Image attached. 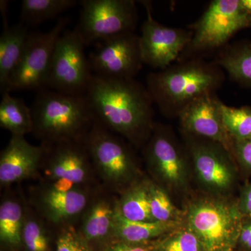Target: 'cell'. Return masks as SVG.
I'll list each match as a JSON object with an SVG mask.
<instances>
[{"label": "cell", "mask_w": 251, "mask_h": 251, "mask_svg": "<svg viewBox=\"0 0 251 251\" xmlns=\"http://www.w3.org/2000/svg\"><path fill=\"white\" fill-rule=\"evenodd\" d=\"M94 120L135 148H143L155 122L153 101L146 85L133 79L92 75L85 93Z\"/></svg>", "instance_id": "6da1fadb"}, {"label": "cell", "mask_w": 251, "mask_h": 251, "mask_svg": "<svg viewBox=\"0 0 251 251\" xmlns=\"http://www.w3.org/2000/svg\"><path fill=\"white\" fill-rule=\"evenodd\" d=\"M226 78V73L214 61L191 57L179 59L163 70L150 73L146 87L163 116L178 118L196 99L217 93Z\"/></svg>", "instance_id": "7a4b0ae2"}, {"label": "cell", "mask_w": 251, "mask_h": 251, "mask_svg": "<svg viewBox=\"0 0 251 251\" xmlns=\"http://www.w3.org/2000/svg\"><path fill=\"white\" fill-rule=\"evenodd\" d=\"M31 110L32 133L43 145L84 141L94 122L85 94L43 89L37 92Z\"/></svg>", "instance_id": "3957f363"}, {"label": "cell", "mask_w": 251, "mask_h": 251, "mask_svg": "<svg viewBox=\"0 0 251 251\" xmlns=\"http://www.w3.org/2000/svg\"><path fill=\"white\" fill-rule=\"evenodd\" d=\"M243 219L237 202L209 196L190 202L183 221L206 251H235Z\"/></svg>", "instance_id": "277c9868"}, {"label": "cell", "mask_w": 251, "mask_h": 251, "mask_svg": "<svg viewBox=\"0 0 251 251\" xmlns=\"http://www.w3.org/2000/svg\"><path fill=\"white\" fill-rule=\"evenodd\" d=\"M84 144L94 171L109 189L122 193L138 182L136 156L125 138L94 120Z\"/></svg>", "instance_id": "5b68a950"}, {"label": "cell", "mask_w": 251, "mask_h": 251, "mask_svg": "<svg viewBox=\"0 0 251 251\" xmlns=\"http://www.w3.org/2000/svg\"><path fill=\"white\" fill-rule=\"evenodd\" d=\"M250 27L251 14L241 0H213L202 16L188 26L192 39L178 60L203 57L211 51H219L236 33Z\"/></svg>", "instance_id": "8992f818"}, {"label": "cell", "mask_w": 251, "mask_h": 251, "mask_svg": "<svg viewBox=\"0 0 251 251\" xmlns=\"http://www.w3.org/2000/svg\"><path fill=\"white\" fill-rule=\"evenodd\" d=\"M87 47L76 28L67 30L56 44L51 59L45 89L70 94H85L93 73Z\"/></svg>", "instance_id": "52a82bcc"}, {"label": "cell", "mask_w": 251, "mask_h": 251, "mask_svg": "<svg viewBox=\"0 0 251 251\" xmlns=\"http://www.w3.org/2000/svg\"><path fill=\"white\" fill-rule=\"evenodd\" d=\"M181 132L198 182L210 196L227 198L236 182L232 153L215 142Z\"/></svg>", "instance_id": "ba28073f"}, {"label": "cell", "mask_w": 251, "mask_h": 251, "mask_svg": "<svg viewBox=\"0 0 251 251\" xmlns=\"http://www.w3.org/2000/svg\"><path fill=\"white\" fill-rule=\"evenodd\" d=\"M75 28L86 46L126 32H135L138 12L133 0H82Z\"/></svg>", "instance_id": "9c48e42d"}, {"label": "cell", "mask_w": 251, "mask_h": 251, "mask_svg": "<svg viewBox=\"0 0 251 251\" xmlns=\"http://www.w3.org/2000/svg\"><path fill=\"white\" fill-rule=\"evenodd\" d=\"M142 148L147 164L157 179L169 189L186 188L189 153L171 128L155 124L151 136Z\"/></svg>", "instance_id": "30bf717a"}, {"label": "cell", "mask_w": 251, "mask_h": 251, "mask_svg": "<svg viewBox=\"0 0 251 251\" xmlns=\"http://www.w3.org/2000/svg\"><path fill=\"white\" fill-rule=\"evenodd\" d=\"M69 22V18H60L48 32H30L22 57L10 77L5 92H39L45 89L54 48Z\"/></svg>", "instance_id": "8fae6325"}, {"label": "cell", "mask_w": 251, "mask_h": 251, "mask_svg": "<svg viewBox=\"0 0 251 251\" xmlns=\"http://www.w3.org/2000/svg\"><path fill=\"white\" fill-rule=\"evenodd\" d=\"M141 2L147 13L139 35L143 63L163 70L180 58L192 39L193 32L189 29L167 27L158 23L152 16L151 1Z\"/></svg>", "instance_id": "7c38bea8"}, {"label": "cell", "mask_w": 251, "mask_h": 251, "mask_svg": "<svg viewBox=\"0 0 251 251\" xmlns=\"http://www.w3.org/2000/svg\"><path fill=\"white\" fill-rule=\"evenodd\" d=\"M99 42L89 56L94 75L108 78H135L144 65L140 36L126 32Z\"/></svg>", "instance_id": "4fadbf2b"}, {"label": "cell", "mask_w": 251, "mask_h": 251, "mask_svg": "<svg viewBox=\"0 0 251 251\" xmlns=\"http://www.w3.org/2000/svg\"><path fill=\"white\" fill-rule=\"evenodd\" d=\"M222 103L217 93L206 94L189 104L178 119L182 131L219 143L232 154L234 142L224 126Z\"/></svg>", "instance_id": "5bb4252c"}, {"label": "cell", "mask_w": 251, "mask_h": 251, "mask_svg": "<svg viewBox=\"0 0 251 251\" xmlns=\"http://www.w3.org/2000/svg\"><path fill=\"white\" fill-rule=\"evenodd\" d=\"M43 164L50 181L67 179L83 186L92 179L94 171L84 141L46 145Z\"/></svg>", "instance_id": "9a60e30c"}, {"label": "cell", "mask_w": 251, "mask_h": 251, "mask_svg": "<svg viewBox=\"0 0 251 251\" xmlns=\"http://www.w3.org/2000/svg\"><path fill=\"white\" fill-rule=\"evenodd\" d=\"M45 147L31 145L24 136L12 135L0 155L1 186L30 178L43 164Z\"/></svg>", "instance_id": "2e32d148"}, {"label": "cell", "mask_w": 251, "mask_h": 251, "mask_svg": "<svg viewBox=\"0 0 251 251\" xmlns=\"http://www.w3.org/2000/svg\"><path fill=\"white\" fill-rule=\"evenodd\" d=\"M34 201L41 215L54 225L67 224L83 214L91 202L90 193L83 186L60 191L49 184L36 193Z\"/></svg>", "instance_id": "e0dca14e"}, {"label": "cell", "mask_w": 251, "mask_h": 251, "mask_svg": "<svg viewBox=\"0 0 251 251\" xmlns=\"http://www.w3.org/2000/svg\"><path fill=\"white\" fill-rule=\"evenodd\" d=\"M115 214L116 201L101 198L90 202L82 214L81 235L90 244L112 240Z\"/></svg>", "instance_id": "ac0fdd59"}, {"label": "cell", "mask_w": 251, "mask_h": 251, "mask_svg": "<svg viewBox=\"0 0 251 251\" xmlns=\"http://www.w3.org/2000/svg\"><path fill=\"white\" fill-rule=\"evenodd\" d=\"M184 225L183 222H143L130 221L116 213L113 229V239L128 244H145L158 240Z\"/></svg>", "instance_id": "d6986e66"}, {"label": "cell", "mask_w": 251, "mask_h": 251, "mask_svg": "<svg viewBox=\"0 0 251 251\" xmlns=\"http://www.w3.org/2000/svg\"><path fill=\"white\" fill-rule=\"evenodd\" d=\"M29 34V27L21 23L4 27L0 36V89L2 94L22 57Z\"/></svg>", "instance_id": "ffe728a7"}, {"label": "cell", "mask_w": 251, "mask_h": 251, "mask_svg": "<svg viewBox=\"0 0 251 251\" xmlns=\"http://www.w3.org/2000/svg\"><path fill=\"white\" fill-rule=\"evenodd\" d=\"M213 61L231 80L251 87V41L227 44L220 50Z\"/></svg>", "instance_id": "44dd1931"}, {"label": "cell", "mask_w": 251, "mask_h": 251, "mask_svg": "<svg viewBox=\"0 0 251 251\" xmlns=\"http://www.w3.org/2000/svg\"><path fill=\"white\" fill-rule=\"evenodd\" d=\"M0 126L16 136L25 137L32 133L34 123L31 108L23 99L4 92L0 102Z\"/></svg>", "instance_id": "7402d4cb"}, {"label": "cell", "mask_w": 251, "mask_h": 251, "mask_svg": "<svg viewBox=\"0 0 251 251\" xmlns=\"http://www.w3.org/2000/svg\"><path fill=\"white\" fill-rule=\"evenodd\" d=\"M116 213L130 221H155L150 207V181L136 182L122 193L116 201Z\"/></svg>", "instance_id": "603a6c76"}, {"label": "cell", "mask_w": 251, "mask_h": 251, "mask_svg": "<svg viewBox=\"0 0 251 251\" xmlns=\"http://www.w3.org/2000/svg\"><path fill=\"white\" fill-rule=\"evenodd\" d=\"M25 209L18 200L4 198L0 205V239L5 245L18 249L23 245Z\"/></svg>", "instance_id": "cb8c5ba5"}, {"label": "cell", "mask_w": 251, "mask_h": 251, "mask_svg": "<svg viewBox=\"0 0 251 251\" xmlns=\"http://www.w3.org/2000/svg\"><path fill=\"white\" fill-rule=\"evenodd\" d=\"M77 4L75 0H23L21 23L28 27L58 17Z\"/></svg>", "instance_id": "d4e9b609"}, {"label": "cell", "mask_w": 251, "mask_h": 251, "mask_svg": "<svg viewBox=\"0 0 251 251\" xmlns=\"http://www.w3.org/2000/svg\"><path fill=\"white\" fill-rule=\"evenodd\" d=\"M224 126L233 141L251 139V108H234L223 103L221 105Z\"/></svg>", "instance_id": "484cf974"}, {"label": "cell", "mask_w": 251, "mask_h": 251, "mask_svg": "<svg viewBox=\"0 0 251 251\" xmlns=\"http://www.w3.org/2000/svg\"><path fill=\"white\" fill-rule=\"evenodd\" d=\"M155 251H206L205 247L184 224L155 242Z\"/></svg>", "instance_id": "4316f807"}, {"label": "cell", "mask_w": 251, "mask_h": 251, "mask_svg": "<svg viewBox=\"0 0 251 251\" xmlns=\"http://www.w3.org/2000/svg\"><path fill=\"white\" fill-rule=\"evenodd\" d=\"M151 215L158 222H183L184 216L175 207L166 188L150 181Z\"/></svg>", "instance_id": "83f0119b"}, {"label": "cell", "mask_w": 251, "mask_h": 251, "mask_svg": "<svg viewBox=\"0 0 251 251\" xmlns=\"http://www.w3.org/2000/svg\"><path fill=\"white\" fill-rule=\"evenodd\" d=\"M23 245L27 251H49L50 236L42 220L25 212L23 232Z\"/></svg>", "instance_id": "f1b7e54d"}, {"label": "cell", "mask_w": 251, "mask_h": 251, "mask_svg": "<svg viewBox=\"0 0 251 251\" xmlns=\"http://www.w3.org/2000/svg\"><path fill=\"white\" fill-rule=\"evenodd\" d=\"M56 251H92L90 244L84 239L80 232L72 227H68L60 234Z\"/></svg>", "instance_id": "f546056e"}, {"label": "cell", "mask_w": 251, "mask_h": 251, "mask_svg": "<svg viewBox=\"0 0 251 251\" xmlns=\"http://www.w3.org/2000/svg\"><path fill=\"white\" fill-rule=\"evenodd\" d=\"M233 142L232 155L243 170L251 173V138Z\"/></svg>", "instance_id": "4dcf8cb0"}, {"label": "cell", "mask_w": 251, "mask_h": 251, "mask_svg": "<svg viewBox=\"0 0 251 251\" xmlns=\"http://www.w3.org/2000/svg\"><path fill=\"white\" fill-rule=\"evenodd\" d=\"M235 251H251V218H244Z\"/></svg>", "instance_id": "1f68e13d"}, {"label": "cell", "mask_w": 251, "mask_h": 251, "mask_svg": "<svg viewBox=\"0 0 251 251\" xmlns=\"http://www.w3.org/2000/svg\"><path fill=\"white\" fill-rule=\"evenodd\" d=\"M155 242L145 244H128V243L113 242L104 251H155Z\"/></svg>", "instance_id": "d6a6232c"}, {"label": "cell", "mask_w": 251, "mask_h": 251, "mask_svg": "<svg viewBox=\"0 0 251 251\" xmlns=\"http://www.w3.org/2000/svg\"><path fill=\"white\" fill-rule=\"evenodd\" d=\"M237 202L244 218H251V183L242 188Z\"/></svg>", "instance_id": "836d02e7"}, {"label": "cell", "mask_w": 251, "mask_h": 251, "mask_svg": "<svg viewBox=\"0 0 251 251\" xmlns=\"http://www.w3.org/2000/svg\"><path fill=\"white\" fill-rule=\"evenodd\" d=\"M0 8H1V15H2L3 20H4V27L9 26L7 22V8H8V1H0Z\"/></svg>", "instance_id": "e575fe53"}, {"label": "cell", "mask_w": 251, "mask_h": 251, "mask_svg": "<svg viewBox=\"0 0 251 251\" xmlns=\"http://www.w3.org/2000/svg\"><path fill=\"white\" fill-rule=\"evenodd\" d=\"M244 9L251 14V0H241Z\"/></svg>", "instance_id": "d590c367"}]
</instances>
